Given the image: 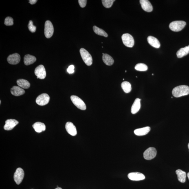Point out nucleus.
Masks as SVG:
<instances>
[{
    "mask_svg": "<svg viewBox=\"0 0 189 189\" xmlns=\"http://www.w3.org/2000/svg\"><path fill=\"white\" fill-rule=\"evenodd\" d=\"M172 93L175 98L186 96L189 94V87L186 85L178 86L173 89Z\"/></svg>",
    "mask_w": 189,
    "mask_h": 189,
    "instance_id": "1",
    "label": "nucleus"
},
{
    "mask_svg": "<svg viewBox=\"0 0 189 189\" xmlns=\"http://www.w3.org/2000/svg\"><path fill=\"white\" fill-rule=\"evenodd\" d=\"M80 52L82 60L86 65L91 66L93 63V58L88 52L83 48L80 49Z\"/></svg>",
    "mask_w": 189,
    "mask_h": 189,
    "instance_id": "2",
    "label": "nucleus"
},
{
    "mask_svg": "<svg viewBox=\"0 0 189 189\" xmlns=\"http://www.w3.org/2000/svg\"><path fill=\"white\" fill-rule=\"evenodd\" d=\"M186 25V23L183 21H175L170 24L169 28L174 32H179L183 30Z\"/></svg>",
    "mask_w": 189,
    "mask_h": 189,
    "instance_id": "3",
    "label": "nucleus"
},
{
    "mask_svg": "<svg viewBox=\"0 0 189 189\" xmlns=\"http://www.w3.org/2000/svg\"><path fill=\"white\" fill-rule=\"evenodd\" d=\"M122 39L124 44L126 46L131 48L134 45L135 41L133 36L129 34H126L123 35Z\"/></svg>",
    "mask_w": 189,
    "mask_h": 189,
    "instance_id": "4",
    "label": "nucleus"
},
{
    "mask_svg": "<svg viewBox=\"0 0 189 189\" xmlns=\"http://www.w3.org/2000/svg\"><path fill=\"white\" fill-rule=\"evenodd\" d=\"M71 101L78 109L83 110L86 109V106L85 103L78 96L72 95L71 97Z\"/></svg>",
    "mask_w": 189,
    "mask_h": 189,
    "instance_id": "5",
    "label": "nucleus"
},
{
    "mask_svg": "<svg viewBox=\"0 0 189 189\" xmlns=\"http://www.w3.org/2000/svg\"><path fill=\"white\" fill-rule=\"evenodd\" d=\"M54 27L51 21H46L45 24L44 34L46 37L50 38L53 36L54 33Z\"/></svg>",
    "mask_w": 189,
    "mask_h": 189,
    "instance_id": "6",
    "label": "nucleus"
},
{
    "mask_svg": "<svg viewBox=\"0 0 189 189\" xmlns=\"http://www.w3.org/2000/svg\"><path fill=\"white\" fill-rule=\"evenodd\" d=\"M50 97L47 93H43L39 96L36 100V102L38 105L44 106L48 103Z\"/></svg>",
    "mask_w": 189,
    "mask_h": 189,
    "instance_id": "7",
    "label": "nucleus"
},
{
    "mask_svg": "<svg viewBox=\"0 0 189 189\" xmlns=\"http://www.w3.org/2000/svg\"><path fill=\"white\" fill-rule=\"evenodd\" d=\"M24 176V172L22 168H18L14 175V179L16 184L19 185L22 181Z\"/></svg>",
    "mask_w": 189,
    "mask_h": 189,
    "instance_id": "8",
    "label": "nucleus"
},
{
    "mask_svg": "<svg viewBox=\"0 0 189 189\" xmlns=\"http://www.w3.org/2000/svg\"><path fill=\"white\" fill-rule=\"evenodd\" d=\"M157 150L154 148L151 147L148 148L145 151L143 154L145 159L150 160L155 158L157 155Z\"/></svg>",
    "mask_w": 189,
    "mask_h": 189,
    "instance_id": "9",
    "label": "nucleus"
},
{
    "mask_svg": "<svg viewBox=\"0 0 189 189\" xmlns=\"http://www.w3.org/2000/svg\"><path fill=\"white\" fill-rule=\"evenodd\" d=\"M35 74L37 77V78L44 79L46 76V70L43 65H40L36 68L34 71Z\"/></svg>",
    "mask_w": 189,
    "mask_h": 189,
    "instance_id": "10",
    "label": "nucleus"
},
{
    "mask_svg": "<svg viewBox=\"0 0 189 189\" xmlns=\"http://www.w3.org/2000/svg\"><path fill=\"white\" fill-rule=\"evenodd\" d=\"M128 177L133 181H140L143 180L145 178L143 174L138 172H134L128 174Z\"/></svg>",
    "mask_w": 189,
    "mask_h": 189,
    "instance_id": "11",
    "label": "nucleus"
},
{
    "mask_svg": "<svg viewBox=\"0 0 189 189\" xmlns=\"http://www.w3.org/2000/svg\"><path fill=\"white\" fill-rule=\"evenodd\" d=\"M21 60V56L17 53L10 55L7 58V61L11 65H16L19 63Z\"/></svg>",
    "mask_w": 189,
    "mask_h": 189,
    "instance_id": "12",
    "label": "nucleus"
},
{
    "mask_svg": "<svg viewBox=\"0 0 189 189\" xmlns=\"http://www.w3.org/2000/svg\"><path fill=\"white\" fill-rule=\"evenodd\" d=\"M19 122L17 121L14 119H9L5 121V124L4 127V130H11L14 129L18 124Z\"/></svg>",
    "mask_w": 189,
    "mask_h": 189,
    "instance_id": "13",
    "label": "nucleus"
},
{
    "mask_svg": "<svg viewBox=\"0 0 189 189\" xmlns=\"http://www.w3.org/2000/svg\"><path fill=\"white\" fill-rule=\"evenodd\" d=\"M65 128L67 133L69 134L75 136L77 135V132L76 128L72 123L68 122L66 124Z\"/></svg>",
    "mask_w": 189,
    "mask_h": 189,
    "instance_id": "14",
    "label": "nucleus"
},
{
    "mask_svg": "<svg viewBox=\"0 0 189 189\" xmlns=\"http://www.w3.org/2000/svg\"><path fill=\"white\" fill-rule=\"evenodd\" d=\"M140 3L143 10L150 12L153 10V7L149 1L148 0H140Z\"/></svg>",
    "mask_w": 189,
    "mask_h": 189,
    "instance_id": "15",
    "label": "nucleus"
},
{
    "mask_svg": "<svg viewBox=\"0 0 189 189\" xmlns=\"http://www.w3.org/2000/svg\"><path fill=\"white\" fill-rule=\"evenodd\" d=\"M11 93L15 96H19L24 94L25 91L19 86H14L11 89Z\"/></svg>",
    "mask_w": 189,
    "mask_h": 189,
    "instance_id": "16",
    "label": "nucleus"
},
{
    "mask_svg": "<svg viewBox=\"0 0 189 189\" xmlns=\"http://www.w3.org/2000/svg\"><path fill=\"white\" fill-rule=\"evenodd\" d=\"M150 130H151V128L149 126H146L145 127L135 130L134 133L138 136H143L147 134L150 131Z\"/></svg>",
    "mask_w": 189,
    "mask_h": 189,
    "instance_id": "17",
    "label": "nucleus"
},
{
    "mask_svg": "<svg viewBox=\"0 0 189 189\" xmlns=\"http://www.w3.org/2000/svg\"><path fill=\"white\" fill-rule=\"evenodd\" d=\"M141 99L137 98L135 101L131 109V112L133 114L137 113L140 110L141 106Z\"/></svg>",
    "mask_w": 189,
    "mask_h": 189,
    "instance_id": "18",
    "label": "nucleus"
},
{
    "mask_svg": "<svg viewBox=\"0 0 189 189\" xmlns=\"http://www.w3.org/2000/svg\"><path fill=\"white\" fill-rule=\"evenodd\" d=\"M148 43L152 47L155 48H158L160 47V43L156 38L153 36H150L148 38Z\"/></svg>",
    "mask_w": 189,
    "mask_h": 189,
    "instance_id": "19",
    "label": "nucleus"
},
{
    "mask_svg": "<svg viewBox=\"0 0 189 189\" xmlns=\"http://www.w3.org/2000/svg\"><path fill=\"white\" fill-rule=\"evenodd\" d=\"M33 127L36 132L38 133H41L45 131L46 130V126L43 123L37 122L33 125Z\"/></svg>",
    "mask_w": 189,
    "mask_h": 189,
    "instance_id": "20",
    "label": "nucleus"
},
{
    "mask_svg": "<svg viewBox=\"0 0 189 189\" xmlns=\"http://www.w3.org/2000/svg\"><path fill=\"white\" fill-rule=\"evenodd\" d=\"M36 58L34 56L30 54L26 55L24 57V63L26 65H31L36 61Z\"/></svg>",
    "mask_w": 189,
    "mask_h": 189,
    "instance_id": "21",
    "label": "nucleus"
},
{
    "mask_svg": "<svg viewBox=\"0 0 189 189\" xmlns=\"http://www.w3.org/2000/svg\"><path fill=\"white\" fill-rule=\"evenodd\" d=\"M189 53V45L184 48H182L178 51L177 56L178 58H182L186 56Z\"/></svg>",
    "mask_w": 189,
    "mask_h": 189,
    "instance_id": "22",
    "label": "nucleus"
},
{
    "mask_svg": "<svg viewBox=\"0 0 189 189\" xmlns=\"http://www.w3.org/2000/svg\"><path fill=\"white\" fill-rule=\"evenodd\" d=\"M176 173L178 176V180L182 183H184L186 181V172L180 169L176 170Z\"/></svg>",
    "mask_w": 189,
    "mask_h": 189,
    "instance_id": "23",
    "label": "nucleus"
},
{
    "mask_svg": "<svg viewBox=\"0 0 189 189\" xmlns=\"http://www.w3.org/2000/svg\"><path fill=\"white\" fill-rule=\"evenodd\" d=\"M102 60L106 65L109 66L112 65L114 62L113 58L107 54H104L103 56Z\"/></svg>",
    "mask_w": 189,
    "mask_h": 189,
    "instance_id": "24",
    "label": "nucleus"
},
{
    "mask_svg": "<svg viewBox=\"0 0 189 189\" xmlns=\"http://www.w3.org/2000/svg\"><path fill=\"white\" fill-rule=\"evenodd\" d=\"M16 83L18 86L23 89H28L30 86V82L28 81L23 79H20L17 80Z\"/></svg>",
    "mask_w": 189,
    "mask_h": 189,
    "instance_id": "25",
    "label": "nucleus"
},
{
    "mask_svg": "<svg viewBox=\"0 0 189 189\" xmlns=\"http://www.w3.org/2000/svg\"><path fill=\"white\" fill-rule=\"evenodd\" d=\"M121 87L125 93H128L131 91L132 88L131 84L129 82L124 81L121 84Z\"/></svg>",
    "mask_w": 189,
    "mask_h": 189,
    "instance_id": "26",
    "label": "nucleus"
},
{
    "mask_svg": "<svg viewBox=\"0 0 189 189\" xmlns=\"http://www.w3.org/2000/svg\"><path fill=\"white\" fill-rule=\"evenodd\" d=\"M93 31L94 32L98 35L104 36L105 37H107L108 35L105 31L102 30L96 26H93Z\"/></svg>",
    "mask_w": 189,
    "mask_h": 189,
    "instance_id": "27",
    "label": "nucleus"
},
{
    "mask_svg": "<svg viewBox=\"0 0 189 189\" xmlns=\"http://www.w3.org/2000/svg\"><path fill=\"white\" fill-rule=\"evenodd\" d=\"M135 69L137 71H146L148 70V67L145 64L143 63H139L136 65Z\"/></svg>",
    "mask_w": 189,
    "mask_h": 189,
    "instance_id": "28",
    "label": "nucleus"
},
{
    "mask_svg": "<svg viewBox=\"0 0 189 189\" xmlns=\"http://www.w3.org/2000/svg\"><path fill=\"white\" fill-rule=\"evenodd\" d=\"M115 1V0H102V1L103 5L106 8H111L113 4Z\"/></svg>",
    "mask_w": 189,
    "mask_h": 189,
    "instance_id": "29",
    "label": "nucleus"
},
{
    "mask_svg": "<svg viewBox=\"0 0 189 189\" xmlns=\"http://www.w3.org/2000/svg\"><path fill=\"white\" fill-rule=\"evenodd\" d=\"M4 24L5 25L10 26L14 25V20L12 17L8 16L5 18Z\"/></svg>",
    "mask_w": 189,
    "mask_h": 189,
    "instance_id": "30",
    "label": "nucleus"
},
{
    "mask_svg": "<svg viewBox=\"0 0 189 189\" xmlns=\"http://www.w3.org/2000/svg\"><path fill=\"white\" fill-rule=\"evenodd\" d=\"M28 27L29 31L31 32L34 33L36 32V27L33 25V22L32 21H29Z\"/></svg>",
    "mask_w": 189,
    "mask_h": 189,
    "instance_id": "31",
    "label": "nucleus"
},
{
    "mask_svg": "<svg viewBox=\"0 0 189 189\" xmlns=\"http://www.w3.org/2000/svg\"><path fill=\"white\" fill-rule=\"evenodd\" d=\"M79 4L82 8H84L86 6L87 1L86 0H78Z\"/></svg>",
    "mask_w": 189,
    "mask_h": 189,
    "instance_id": "32",
    "label": "nucleus"
},
{
    "mask_svg": "<svg viewBox=\"0 0 189 189\" xmlns=\"http://www.w3.org/2000/svg\"><path fill=\"white\" fill-rule=\"evenodd\" d=\"M74 68L75 67L74 65H71L69 66L67 69V72L70 74H73L74 72Z\"/></svg>",
    "mask_w": 189,
    "mask_h": 189,
    "instance_id": "33",
    "label": "nucleus"
},
{
    "mask_svg": "<svg viewBox=\"0 0 189 189\" xmlns=\"http://www.w3.org/2000/svg\"><path fill=\"white\" fill-rule=\"evenodd\" d=\"M38 1L37 0H30V1H29V3L31 5H33L34 4H35L36 3V2H37Z\"/></svg>",
    "mask_w": 189,
    "mask_h": 189,
    "instance_id": "34",
    "label": "nucleus"
},
{
    "mask_svg": "<svg viewBox=\"0 0 189 189\" xmlns=\"http://www.w3.org/2000/svg\"><path fill=\"white\" fill-rule=\"evenodd\" d=\"M187 176H188V178L189 180V172L187 174Z\"/></svg>",
    "mask_w": 189,
    "mask_h": 189,
    "instance_id": "35",
    "label": "nucleus"
},
{
    "mask_svg": "<svg viewBox=\"0 0 189 189\" xmlns=\"http://www.w3.org/2000/svg\"><path fill=\"white\" fill-rule=\"evenodd\" d=\"M55 189H62L61 188H59V187H58V188H56Z\"/></svg>",
    "mask_w": 189,
    "mask_h": 189,
    "instance_id": "36",
    "label": "nucleus"
},
{
    "mask_svg": "<svg viewBox=\"0 0 189 189\" xmlns=\"http://www.w3.org/2000/svg\"><path fill=\"white\" fill-rule=\"evenodd\" d=\"M188 148L189 150V143L188 144Z\"/></svg>",
    "mask_w": 189,
    "mask_h": 189,
    "instance_id": "37",
    "label": "nucleus"
}]
</instances>
